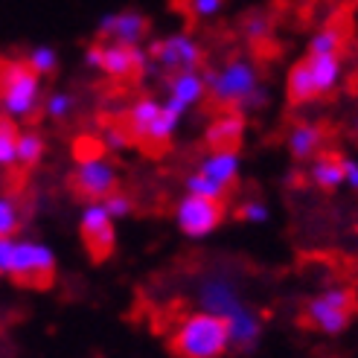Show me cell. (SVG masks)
Returning <instances> with one entry per match:
<instances>
[{"mask_svg":"<svg viewBox=\"0 0 358 358\" xmlns=\"http://www.w3.org/2000/svg\"><path fill=\"white\" fill-rule=\"evenodd\" d=\"M0 277H9L27 289H50L56 280V254L35 239H0Z\"/></svg>","mask_w":358,"mask_h":358,"instance_id":"cell-1","label":"cell"},{"mask_svg":"<svg viewBox=\"0 0 358 358\" xmlns=\"http://www.w3.org/2000/svg\"><path fill=\"white\" fill-rule=\"evenodd\" d=\"M230 350V327L222 315L195 312L187 315L169 335V352L175 358H222Z\"/></svg>","mask_w":358,"mask_h":358,"instance_id":"cell-2","label":"cell"},{"mask_svg":"<svg viewBox=\"0 0 358 358\" xmlns=\"http://www.w3.org/2000/svg\"><path fill=\"white\" fill-rule=\"evenodd\" d=\"M181 120H184V114H178L172 105L157 102L152 96H140L129 105V111L122 114L120 122L125 125V131L131 134V140L140 143L149 155H160L172 143Z\"/></svg>","mask_w":358,"mask_h":358,"instance_id":"cell-3","label":"cell"},{"mask_svg":"<svg viewBox=\"0 0 358 358\" xmlns=\"http://www.w3.org/2000/svg\"><path fill=\"white\" fill-rule=\"evenodd\" d=\"M201 303L213 315H222L230 327V347L250 350L259 338V317L239 300L234 282L224 277H210L201 285Z\"/></svg>","mask_w":358,"mask_h":358,"instance_id":"cell-4","label":"cell"},{"mask_svg":"<svg viewBox=\"0 0 358 358\" xmlns=\"http://www.w3.org/2000/svg\"><path fill=\"white\" fill-rule=\"evenodd\" d=\"M201 76L207 85V96L213 99V105H219L222 111H227V108L239 111L259 87H265L259 82V67L245 56L224 62L219 70H204Z\"/></svg>","mask_w":358,"mask_h":358,"instance_id":"cell-5","label":"cell"},{"mask_svg":"<svg viewBox=\"0 0 358 358\" xmlns=\"http://www.w3.org/2000/svg\"><path fill=\"white\" fill-rule=\"evenodd\" d=\"M355 315H358V292L352 285H332V289L306 300V306L300 312V327L324 335H338L352 324Z\"/></svg>","mask_w":358,"mask_h":358,"instance_id":"cell-6","label":"cell"},{"mask_svg":"<svg viewBox=\"0 0 358 358\" xmlns=\"http://www.w3.org/2000/svg\"><path fill=\"white\" fill-rule=\"evenodd\" d=\"M41 105V76L27 62L0 67V108L12 120H29Z\"/></svg>","mask_w":358,"mask_h":358,"instance_id":"cell-7","label":"cell"},{"mask_svg":"<svg viewBox=\"0 0 358 358\" xmlns=\"http://www.w3.org/2000/svg\"><path fill=\"white\" fill-rule=\"evenodd\" d=\"M85 64L99 70V73L129 82L143 73H149V52L143 47H129V44H117V41H96L85 50Z\"/></svg>","mask_w":358,"mask_h":358,"instance_id":"cell-8","label":"cell"},{"mask_svg":"<svg viewBox=\"0 0 358 358\" xmlns=\"http://www.w3.org/2000/svg\"><path fill=\"white\" fill-rule=\"evenodd\" d=\"M149 70H160V73H184V70H199L204 62L201 44L192 38L189 32H175L166 38H157L149 44Z\"/></svg>","mask_w":358,"mask_h":358,"instance_id":"cell-9","label":"cell"},{"mask_svg":"<svg viewBox=\"0 0 358 358\" xmlns=\"http://www.w3.org/2000/svg\"><path fill=\"white\" fill-rule=\"evenodd\" d=\"M224 201L219 199H204V195H184L175 204V222L189 239H201L213 234L224 222Z\"/></svg>","mask_w":358,"mask_h":358,"instance_id":"cell-10","label":"cell"},{"mask_svg":"<svg viewBox=\"0 0 358 358\" xmlns=\"http://www.w3.org/2000/svg\"><path fill=\"white\" fill-rule=\"evenodd\" d=\"M79 234H82L85 250L91 254L94 262H105L114 254L117 230H114V219L108 216V210L102 207V201H87V207L82 210Z\"/></svg>","mask_w":358,"mask_h":358,"instance_id":"cell-11","label":"cell"},{"mask_svg":"<svg viewBox=\"0 0 358 358\" xmlns=\"http://www.w3.org/2000/svg\"><path fill=\"white\" fill-rule=\"evenodd\" d=\"M73 192L85 201H102L105 195L117 192L120 187V175L114 169L111 160L105 157H91V160H79V166L70 178Z\"/></svg>","mask_w":358,"mask_h":358,"instance_id":"cell-12","label":"cell"},{"mask_svg":"<svg viewBox=\"0 0 358 358\" xmlns=\"http://www.w3.org/2000/svg\"><path fill=\"white\" fill-rule=\"evenodd\" d=\"M152 21L137 9H122V12H108L99 17L96 35L99 41H117V44H129V47H143L149 35Z\"/></svg>","mask_w":358,"mask_h":358,"instance_id":"cell-13","label":"cell"},{"mask_svg":"<svg viewBox=\"0 0 358 358\" xmlns=\"http://www.w3.org/2000/svg\"><path fill=\"white\" fill-rule=\"evenodd\" d=\"M245 114L227 108L219 117H213L204 129V146L210 152H239L245 140Z\"/></svg>","mask_w":358,"mask_h":358,"instance_id":"cell-14","label":"cell"},{"mask_svg":"<svg viewBox=\"0 0 358 358\" xmlns=\"http://www.w3.org/2000/svg\"><path fill=\"white\" fill-rule=\"evenodd\" d=\"M207 96V85L199 70H184V73H172L166 79V105L178 114H187L195 105H201Z\"/></svg>","mask_w":358,"mask_h":358,"instance_id":"cell-15","label":"cell"},{"mask_svg":"<svg viewBox=\"0 0 358 358\" xmlns=\"http://www.w3.org/2000/svg\"><path fill=\"white\" fill-rule=\"evenodd\" d=\"M199 172L230 195L239 184V152H210L199 164Z\"/></svg>","mask_w":358,"mask_h":358,"instance_id":"cell-16","label":"cell"},{"mask_svg":"<svg viewBox=\"0 0 358 358\" xmlns=\"http://www.w3.org/2000/svg\"><path fill=\"white\" fill-rule=\"evenodd\" d=\"M344 164H347L344 155H338V152H317V155L312 157L309 175H312V181H315L320 189L329 192V189H338V187L347 181Z\"/></svg>","mask_w":358,"mask_h":358,"instance_id":"cell-17","label":"cell"},{"mask_svg":"<svg viewBox=\"0 0 358 358\" xmlns=\"http://www.w3.org/2000/svg\"><path fill=\"white\" fill-rule=\"evenodd\" d=\"M327 140V129L317 122H297L289 134V149L294 160H312L320 152V143Z\"/></svg>","mask_w":358,"mask_h":358,"instance_id":"cell-18","label":"cell"},{"mask_svg":"<svg viewBox=\"0 0 358 358\" xmlns=\"http://www.w3.org/2000/svg\"><path fill=\"white\" fill-rule=\"evenodd\" d=\"M347 35H350L347 24H329L324 29H317L309 41V56H341Z\"/></svg>","mask_w":358,"mask_h":358,"instance_id":"cell-19","label":"cell"},{"mask_svg":"<svg viewBox=\"0 0 358 358\" xmlns=\"http://www.w3.org/2000/svg\"><path fill=\"white\" fill-rule=\"evenodd\" d=\"M44 157V137L38 131H21L17 134V164L21 166H35Z\"/></svg>","mask_w":358,"mask_h":358,"instance_id":"cell-20","label":"cell"},{"mask_svg":"<svg viewBox=\"0 0 358 358\" xmlns=\"http://www.w3.org/2000/svg\"><path fill=\"white\" fill-rule=\"evenodd\" d=\"M17 125L12 117H0V166H15L17 164Z\"/></svg>","mask_w":358,"mask_h":358,"instance_id":"cell-21","label":"cell"},{"mask_svg":"<svg viewBox=\"0 0 358 358\" xmlns=\"http://www.w3.org/2000/svg\"><path fill=\"white\" fill-rule=\"evenodd\" d=\"M24 62L44 79V76H52V73L59 70V52L52 50V47H47V44H38V47H32V50L27 52Z\"/></svg>","mask_w":358,"mask_h":358,"instance_id":"cell-22","label":"cell"},{"mask_svg":"<svg viewBox=\"0 0 358 358\" xmlns=\"http://www.w3.org/2000/svg\"><path fill=\"white\" fill-rule=\"evenodd\" d=\"M242 32L254 47H262L268 38H271V17L265 12H250L242 21Z\"/></svg>","mask_w":358,"mask_h":358,"instance_id":"cell-23","label":"cell"},{"mask_svg":"<svg viewBox=\"0 0 358 358\" xmlns=\"http://www.w3.org/2000/svg\"><path fill=\"white\" fill-rule=\"evenodd\" d=\"M17 227H21V210L15 207L12 199L0 195V239H3V236H15Z\"/></svg>","mask_w":358,"mask_h":358,"instance_id":"cell-24","label":"cell"},{"mask_svg":"<svg viewBox=\"0 0 358 358\" xmlns=\"http://www.w3.org/2000/svg\"><path fill=\"white\" fill-rule=\"evenodd\" d=\"M102 146L105 149H111V152H120V149H129L131 146V134L125 131V125L122 122H108V125H102Z\"/></svg>","mask_w":358,"mask_h":358,"instance_id":"cell-25","label":"cell"},{"mask_svg":"<svg viewBox=\"0 0 358 358\" xmlns=\"http://www.w3.org/2000/svg\"><path fill=\"white\" fill-rule=\"evenodd\" d=\"M187 192H189V195H204V199H219V201L227 199V192H224L222 187L213 184L210 178H204L201 172H195V175L187 178Z\"/></svg>","mask_w":358,"mask_h":358,"instance_id":"cell-26","label":"cell"},{"mask_svg":"<svg viewBox=\"0 0 358 358\" xmlns=\"http://www.w3.org/2000/svg\"><path fill=\"white\" fill-rule=\"evenodd\" d=\"M102 207L108 210V216H111V219H125V216H129V213L134 210V201H131L125 192L117 189V192H111V195H105V199H102Z\"/></svg>","mask_w":358,"mask_h":358,"instance_id":"cell-27","label":"cell"},{"mask_svg":"<svg viewBox=\"0 0 358 358\" xmlns=\"http://www.w3.org/2000/svg\"><path fill=\"white\" fill-rule=\"evenodd\" d=\"M44 111H47V117H52V120H64L70 111H73V96H67V94H50L47 99H44Z\"/></svg>","mask_w":358,"mask_h":358,"instance_id":"cell-28","label":"cell"},{"mask_svg":"<svg viewBox=\"0 0 358 358\" xmlns=\"http://www.w3.org/2000/svg\"><path fill=\"white\" fill-rule=\"evenodd\" d=\"M102 152H105V146H102V140H99V137H79V140H76V146H73L76 160L102 157Z\"/></svg>","mask_w":358,"mask_h":358,"instance_id":"cell-29","label":"cell"},{"mask_svg":"<svg viewBox=\"0 0 358 358\" xmlns=\"http://www.w3.org/2000/svg\"><path fill=\"white\" fill-rule=\"evenodd\" d=\"M236 219L239 222H265L268 219V207L262 201H245L236 207Z\"/></svg>","mask_w":358,"mask_h":358,"instance_id":"cell-30","label":"cell"},{"mask_svg":"<svg viewBox=\"0 0 358 358\" xmlns=\"http://www.w3.org/2000/svg\"><path fill=\"white\" fill-rule=\"evenodd\" d=\"M224 3L227 0H189V12H192V17H213V15H219L222 9H224Z\"/></svg>","mask_w":358,"mask_h":358,"instance_id":"cell-31","label":"cell"},{"mask_svg":"<svg viewBox=\"0 0 358 358\" xmlns=\"http://www.w3.org/2000/svg\"><path fill=\"white\" fill-rule=\"evenodd\" d=\"M344 169H347V184L358 189V164H355V160H350V157H347V164H344Z\"/></svg>","mask_w":358,"mask_h":358,"instance_id":"cell-32","label":"cell"}]
</instances>
